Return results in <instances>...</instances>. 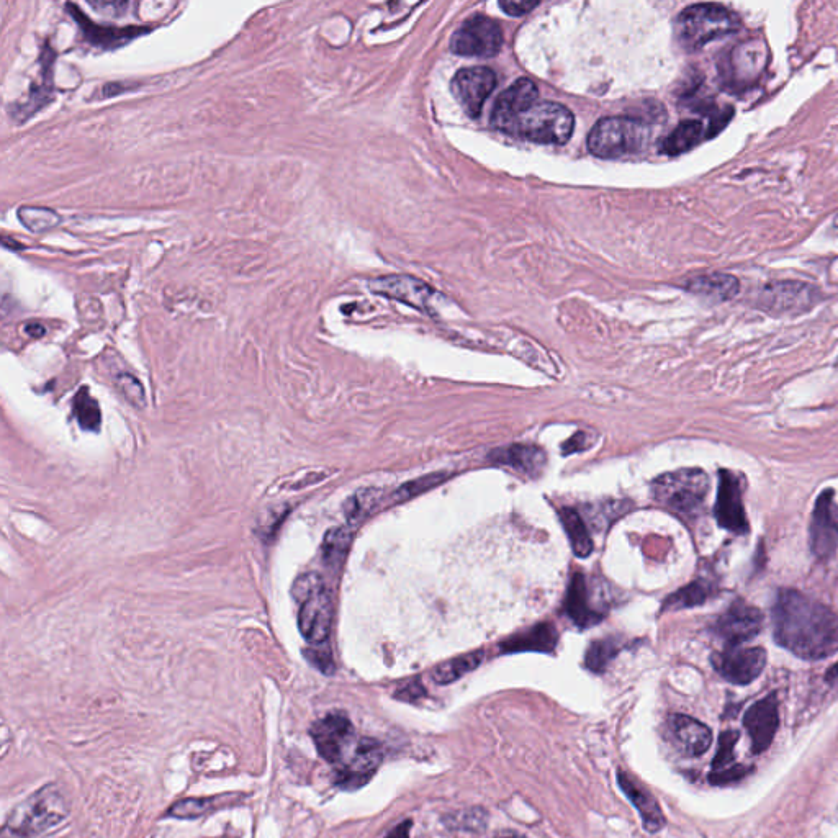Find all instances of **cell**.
I'll use <instances>...</instances> for the list:
<instances>
[{
  "label": "cell",
  "instance_id": "cell-1",
  "mask_svg": "<svg viewBox=\"0 0 838 838\" xmlns=\"http://www.w3.org/2000/svg\"><path fill=\"white\" fill-rule=\"evenodd\" d=\"M773 626L776 642L802 660H824L838 652L837 614L799 591H781Z\"/></svg>",
  "mask_w": 838,
  "mask_h": 838
},
{
  "label": "cell",
  "instance_id": "cell-2",
  "mask_svg": "<svg viewBox=\"0 0 838 838\" xmlns=\"http://www.w3.org/2000/svg\"><path fill=\"white\" fill-rule=\"evenodd\" d=\"M573 128L575 118L567 107L537 99L516 110L496 130L539 145H565Z\"/></svg>",
  "mask_w": 838,
  "mask_h": 838
},
{
  "label": "cell",
  "instance_id": "cell-3",
  "mask_svg": "<svg viewBox=\"0 0 838 838\" xmlns=\"http://www.w3.org/2000/svg\"><path fill=\"white\" fill-rule=\"evenodd\" d=\"M739 15L719 4H694L676 19V38L686 51H698L711 41L740 30Z\"/></svg>",
  "mask_w": 838,
  "mask_h": 838
},
{
  "label": "cell",
  "instance_id": "cell-4",
  "mask_svg": "<svg viewBox=\"0 0 838 838\" xmlns=\"http://www.w3.org/2000/svg\"><path fill=\"white\" fill-rule=\"evenodd\" d=\"M650 128L644 120L606 117L596 123L588 136V149L596 158L619 159L634 156L647 148Z\"/></svg>",
  "mask_w": 838,
  "mask_h": 838
},
{
  "label": "cell",
  "instance_id": "cell-5",
  "mask_svg": "<svg viewBox=\"0 0 838 838\" xmlns=\"http://www.w3.org/2000/svg\"><path fill=\"white\" fill-rule=\"evenodd\" d=\"M709 492V478L699 469H681L663 474L652 483L658 505L680 516H694L701 510Z\"/></svg>",
  "mask_w": 838,
  "mask_h": 838
},
{
  "label": "cell",
  "instance_id": "cell-6",
  "mask_svg": "<svg viewBox=\"0 0 838 838\" xmlns=\"http://www.w3.org/2000/svg\"><path fill=\"white\" fill-rule=\"evenodd\" d=\"M68 816L63 794L55 786H46L20 804L10 814L7 830L17 838H32L58 825Z\"/></svg>",
  "mask_w": 838,
  "mask_h": 838
},
{
  "label": "cell",
  "instance_id": "cell-7",
  "mask_svg": "<svg viewBox=\"0 0 838 838\" xmlns=\"http://www.w3.org/2000/svg\"><path fill=\"white\" fill-rule=\"evenodd\" d=\"M770 61V48L762 38L742 41L719 64L722 79L730 89H748L760 81Z\"/></svg>",
  "mask_w": 838,
  "mask_h": 838
},
{
  "label": "cell",
  "instance_id": "cell-8",
  "mask_svg": "<svg viewBox=\"0 0 838 838\" xmlns=\"http://www.w3.org/2000/svg\"><path fill=\"white\" fill-rule=\"evenodd\" d=\"M816 287L796 280H775L758 292L757 307L773 316H796L814 307Z\"/></svg>",
  "mask_w": 838,
  "mask_h": 838
},
{
  "label": "cell",
  "instance_id": "cell-9",
  "mask_svg": "<svg viewBox=\"0 0 838 838\" xmlns=\"http://www.w3.org/2000/svg\"><path fill=\"white\" fill-rule=\"evenodd\" d=\"M503 46L500 25L485 15H474L452 35L451 50L469 58H492Z\"/></svg>",
  "mask_w": 838,
  "mask_h": 838
},
{
  "label": "cell",
  "instance_id": "cell-10",
  "mask_svg": "<svg viewBox=\"0 0 838 838\" xmlns=\"http://www.w3.org/2000/svg\"><path fill=\"white\" fill-rule=\"evenodd\" d=\"M316 748L326 762L338 768L344 762L347 750L354 745V726L343 712H333L311 727Z\"/></svg>",
  "mask_w": 838,
  "mask_h": 838
},
{
  "label": "cell",
  "instance_id": "cell-11",
  "mask_svg": "<svg viewBox=\"0 0 838 838\" xmlns=\"http://www.w3.org/2000/svg\"><path fill=\"white\" fill-rule=\"evenodd\" d=\"M716 672L734 685H748L762 675L766 665V652L762 647H729L712 655Z\"/></svg>",
  "mask_w": 838,
  "mask_h": 838
},
{
  "label": "cell",
  "instance_id": "cell-12",
  "mask_svg": "<svg viewBox=\"0 0 838 838\" xmlns=\"http://www.w3.org/2000/svg\"><path fill=\"white\" fill-rule=\"evenodd\" d=\"M333 622V601L325 583L316 586L310 595L300 601L298 629L307 642L313 645L325 644Z\"/></svg>",
  "mask_w": 838,
  "mask_h": 838
},
{
  "label": "cell",
  "instance_id": "cell-13",
  "mask_svg": "<svg viewBox=\"0 0 838 838\" xmlns=\"http://www.w3.org/2000/svg\"><path fill=\"white\" fill-rule=\"evenodd\" d=\"M496 87V74L488 68L460 69L452 79V94L469 117L477 118Z\"/></svg>",
  "mask_w": 838,
  "mask_h": 838
},
{
  "label": "cell",
  "instance_id": "cell-14",
  "mask_svg": "<svg viewBox=\"0 0 838 838\" xmlns=\"http://www.w3.org/2000/svg\"><path fill=\"white\" fill-rule=\"evenodd\" d=\"M838 547V505L832 490L817 498L811 521V550L817 559L827 560Z\"/></svg>",
  "mask_w": 838,
  "mask_h": 838
},
{
  "label": "cell",
  "instance_id": "cell-15",
  "mask_svg": "<svg viewBox=\"0 0 838 838\" xmlns=\"http://www.w3.org/2000/svg\"><path fill=\"white\" fill-rule=\"evenodd\" d=\"M382 758V745L377 740H359L354 745L351 758L336 768V783L341 788H361L379 770Z\"/></svg>",
  "mask_w": 838,
  "mask_h": 838
},
{
  "label": "cell",
  "instance_id": "cell-16",
  "mask_svg": "<svg viewBox=\"0 0 838 838\" xmlns=\"http://www.w3.org/2000/svg\"><path fill=\"white\" fill-rule=\"evenodd\" d=\"M716 518L721 528L734 534H745L748 531L747 514H745L742 487L739 478L729 470L719 472V492H717Z\"/></svg>",
  "mask_w": 838,
  "mask_h": 838
},
{
  "label": "cell",
  "instance_id": "cell-17",
  "mask_svg": "<svg viewBox=\"0 0 838 838\" xmlns=\"http://www.w3.org/2000/svg\"><path fill=\"white\" fill-rule=\"evenodd\" d=\"M762 626L763 614L757 608L737 601L719 618L716 632L729 647H737L757 636Z\"/></svg>",
  "mask_w": 838,
  "mask_h": 838
},
{
  "label": "cell",
  "instance_id": "cell-18",
  "mask_svg": "<svg viewBox=\"0 0 838 838\" xmlns=\"http://www.w3.org/2000/svg\"><path fill=\"white\" fill-rule=\"evenodd\" d=\"M66 9L69 10V14L73 15V19L76 20L77 25L81 27L84 38L92 46H97V48H102V50H117V48H122V46L130 43L133 38L145 35V33L151 30L149 27H136V25L122 28L109 27V25H105L104 27V25H97L91 19H87L84 12L77 9L74 4L66 5Z\"/></svg>",
  "mask_w": 838,
  "mask_h": 838
},
{
  "label": "cell",
  "instance_id": "cell-19",
  "mask_svg": "<svg viewBox=\"0 0 838 838\" xmlns=\"http://www.w3.org/2000/svg\"><path fill=\"white\" fill-rule=\"evenodd\" d=\"M780 724L778 698L776 694L757 701L745 714L744 726L752 739L753 752L762 753L775 739L776 729Z\"/></svg>",
  "mask_w": 838,
  "mask_h": 838
},
{
  "label": "cell",
  "instance_id": "cell-20",
  "mask_svg": "<svg viewBox=\"0 0 838 838\" xmlns=\"http://www.w3.org/2000/svg\"><path fill=\"white\" fill-rule=\"evenodd\" d=\"M55 50H51L50 46H43V53H41V81L30 89L27 99L20 102V104H12L10 107V117L17 123L27 122L30 118L43 109L46 104H50L53 100V69H55Z\"/></svg>",
  "mask_w": 838,
  "mask_h": 838
},
{
  "label": "cell",
  "instance_id": "cell-21",
  "mask_svg": "<svg viewBox=\"0 0 838 838\" xmlns=\"http://www.w3.org/2000/svg\"><path fill=\"white\" fill-rule=\"evenodd\" d=\"M370 289H372V292L380 293V295H385L388 298H395V300L408 303V305L421 308V310H428L431 297L434 295L433 290L428 285L419 282V280L411 279V277H401V275L374 280V282H370Z\"/></svg>",
  "mask_w": 838,
  "mask_h": 838
},
{
  "label": "cell",
  "instance_id": "cell-22",
  "mask_svg": "<svg viewBox=\"0 0 838 838\" xmlns=\"http://www.w3.org/2000/svg\"><path fill=\"white\" fill-rule=\"evenodd\" d=\"M565 613L577 626L591 627L600 624L603 614L593 608L590 590L583 573L575 572L568 583L567 595L564 603Z\"/></svg>",
  "mask_w": 838,
  "mask_h": 838
},
{
  "label": "cell",
  "instance_id": "cell-23",
  "mask_svg": "<svg viewBox=\"0 0 838 838\" xmlns=\"http://www.w3.org/2000/svg\"><path fill=\"white\" fill-rule=\"evenodd\" d=\"M618 781L624 794L639 811L645 829L649 832H658L662 829L665 825V816H663L662 809L658 806L654 796L644 788V784H640L634 776L622 770H619Z\"/></svg>",
  "mask_w": 838,
  "mask_h": 838
},
{
  "label": "cell",
  "instance_id": "cell-24",
  "mask_svg": "<svg viewBox=\"0 0 838 838\" xmlns=\"http://www.w3.org/2000/svg\"><path fill=\"white\" fill-rule=\"evenodd\" d=\"M557 642H559V632L555 629L554 624L541 622V624L531 627L528 631L519 632V634H514V636L503 640L500 644V650L503 654H516V652H544V654H550L557 647Z\"/></svg>",
  "mask_w": 838,
  "mask_h": 838
},
{
  "label": "cell",
  "instance_id": "cell-25",
  "mask_svg": "<svg viewBox=\"0 0 838 838\" xmlns=\"http://www.w3.org/2000/svg\"><path fill=\"white\" fill-rule=\"evenodd\" d=\"M490 459L495 464L513 467L514 470L529 475V477H539L547 460L546 452L537 446H529V444H514V446L505 447V449H496L490 454Z\"/></svg>",
  "mask_w": 838,
  "mask_h": 838
},
{
  "label": "cell",
  "instance_id": "cell-26",
  "mask_svg": "<svg viewBox=\"0 0 838 838\" xmlns=\"http://www.w3.org/2000/svg\"><path fill=\"white\" fill-rule=\"evenodd\" d=\"M670 727H672L676 742L690 757H701L711 747V730L693 717L675 714L670 719Z\"/></svg>",
  "mask_w": 838,
  "mask_h": 838
},
{
  "label": "cell",
  "instance_id": "cell-27",
  "mask_svg": "<svg viewBox=\"0 0 838 838\" xmlns=\"http://www.w3.org/2000/svg\"><path fill=\"white\" fill-rule=\"evenodd\" d=\"M709 130L701 120H685L662 141V153L680 156L688 153L703 140H708Z\"/></svg>",
  "mask_w": 838,
  "mask_h": 838
},
{
  "label": "cell",
  "instance_id": "cell-28",
  "mask_svg": "<svg viewBox=\"0 0 838 838\" xmlns=\"http://www.w3.org/2000/svg\"><path fill=\"white\" fill-rule=\"evenodd\" d=\"M686 289L703 297L717 300V302H727L739 295L740 282L737 277L730 274L699 275L688 282Z\"/></svg>",
  "mask_w": 838,
  "mask_h": 838
},
{
  "label": "cell",
  "instance_id": "cell-29",
  "mask_svg": "<svg viewBox=\"0 0 838 838\" xmlns=\"http://www.w3.org/2000/svg\"><path fill=\"white\" fill-rule=\"evenodd\" d=\"M560 521H562V526L567 532L575 555L582 557V559L588 557L593 552V539H591L590 532L586 528L582 514L572 510V508H564V510H560Z\"/></svg>",
  "mask_w": 838,
  "mask_h": 838
},
{
  "label": "cell",
  "instance_id": "cell-30",
  "mask_svg": "<svg viewBox=\"0 0 838 838\" xmlns=\"http://www.w3.org/2000/svg\"><path fill=\"white\" fill-rule=\"evenodd\" d=\"M482 650L478 652H470V654L460 655V657L452 658L447 662L441 663L439 667L434 668L433 680L438 685H449L454 681L459 680L467 673L474 672L475 668L480 667L483 662Z\"/></svg>",
  "mask_w": 838,
  "mask_h": 838
},
{
  "label": "cell",
  "instance_id": "cell-31",
  "mask_svg": "<svg viewBox=\"0 0 838 838\" xmlns=\"http://www.w3.org/2000/svg\"><path fill=\"white\" fill-rule=\"evenodd\" d=\"M352 534L349 529L336 528L326 534L323 541V560L331 568H338L343 564L347 550L351 546Z\"/></svg>",
  "mask_w": 838,
  "mask_h": 838
},
{
  "label": "cell",
  "instance_id": "cell-32",
  "mask_svg": "<svg viewBox=\"0 0 838 838\" xmlns=\"http://www.w3.org/2000/svg\"><path fill=\"white\" fill-rule=\"evenodd\" d=\"M17 215L22 225L32 233H46L56 228L61 221L59 213L45 207H22Z\"/></svg>",
  "mask_w": 838,
  "mask_h": 838
},
{
  "label": "cell",
  "instance_id": "cell-33",
  "mask_svg": "<svg viewBox=\"0 0 838 838\" xmlns=\"http://www.w3.org/2000/svg\"><path fill=\"white\" fill-rule=\"evenodd\" d=\"M447 477H449V475L444 474V472H438V474H429L424 475V477L415 478V480L406 482L405 485H401L400 488H397V490L392 493V496H390V501H392L393 505L405 503V501L411 500V498H416V496L421 495V493L429 492V490H433V488L438 487V485H441L442 482H446Z\"/></svg>",
  "mask_w": 838,
  "mask_h": 838
},
{
  "label": "cell",
  "instance_id": "cell-34",
  "mask_svg": "<svg viewBox=\"0 0 838 838\" xmlns=\"http://www.w3.org/2000/svg\"><path fill=\"white\" fill-rule=\"evenodd\" d=\"M619 652V644L614 639H601L591 642L586 650L585 665L588 670L595 673H603L609 662Z\"/></svg>",
  "mask_w": 838,
  "mask_h": 838
},
{
  "label": "cell",
  "instance_id": "cell-35",
  "mask_svg": "<svg viewBox=\"0 0 838 838\" xmlns=\"http://www.w3.org/2000/svg\"><path fill=\"white\" fill-rule=\"evenodd\" d=\"M74 413H76L81 428L89 429V431L99 429L100 419H102L100 418L99 403L89 395L87 388H82L81 392L77 393L76 398H74Z\"/></svg>",
  "mask_w": 838,
  "mask_h": 838
},
{
  "label": "cell",
  "instance_id": "cell-36",
  "mask_svg": "<svg viewBox=\"0 0 838 838\" xmlns=\"http://www.w3.org/2000/svg\"><path fill=\"white\" fill-rule=\"evenodd\" d=\"M709 598V586L703 582H694L668 598L663 609H683L699 606Z\"/></svg>",
  "mask_w": 838,
  "mask_h": 838
},
{
  "label": "cell",
  "instance_id": "cell-37",
  "mask_svg": "<svg viewBox=\"0 0 838 838\" xmlns=\"http://www.w3.org/2000/svg\"><path fill=\"white\" fill-rule=\"evenodd\" d=\"M380 495L377 490H364V492L357 493L346 506V514L349 521H359L365 518L367 514L372 513L380 505Z\"/></svg>",
  "mask_w": 838,
  "mask_h": 838
},
{
  "label": "cell",
  "instance_id": "cell-38",
  "mask_svg": "<svg viewBox=\"0 0 838 838\" xmlns=\"http://www.w3.org/2000/svg\"><path fill=\"white\" fill-rule=\"evenodd\" d=\"M115 380H117V387L120 388V392L125 395L131 405L138 406V408H143L146 405L145 390H143V385L138 382L136 377L127 374V372H122V374L117 375Z\"/></svg>",
  "mask_w": 838,
  "mask_h": 838
},
{
  "label": "cell",
  "instance_id": "cell-39",
  "mask_svg": "<svg viewBox=\"0 0 838 838\" xmlns=\"http://www.w3.org/2000/svg\"><path fill=\"white\" fill-rule=\"evenodd\" d=\"M215 804V799H187V801L177 802L176 806L171 807L169 814L179 819H194V817L202 816L208 809H212Z\"/></svg>",
  "mask_w": 838,
  "mask_h": 838
},
{
  "label": "cell",
  "instance_id": "cell-40",
  "mask_svg": "<svg viewBox=\"0 0 838 838\" xmlns=\"http://www.w3.org/2000/svg\"><path fill=\"white\" fill-rule=\"evenodd\" d=\"M739 739L737 732H724L719 739V748H717L716 757L712 762V771L724 770L730 763L734 762V747L735 742Z\"/></svg>",
  "mask_w": 838,
  "mask_h": 838
},
{
  "label": "cell",
  "instance_id": "cell-41",
  "mask_svg": "<svg viewBox=\"0 0 838 838\" xmlns=\"http://www.w3.org/2000/svg\"><path fill=\"white\" fill-rule=\"evenodd\" d=\"M748 773L747 766H727L724 770L712 771V784H729L732 781H739Z\"/></svg>",
  "mask_w": 838,
  "mask_h": 838
},
{
  "label": "cell",
  "instance_id": "cell-42",
  "mask_svg": "<svg viewBox=\"0 0 838 838\" xmlns=\"http://www.w3.org/2000/svg\"><path fill=\"white\" fill-rule=\"evenodd\" d=\"M307 658L310 660L313 665H315L318 670H321L323 673H333L334 672V662L333 657H331V652L329 650L323 649H310L307 650Z\"/></svg>",
  "mask_w": 838,
  "mask_h": 838
},
{
  "label": "cell",
  "instance_id": "cell-43",
  "mask_svg": "<svg viewBox=\"0 0 838 838\" xmlns=\"http://www.w3.org/2000/svg\"><path fill=\"white\" fill-rule=\"evenodd\" d=\"M539 2H500L501 9L505 10L506 14L514 15H524L531 12L532 9H536Z\"/></svg>",
  "mask_w": 838,
  "mask_h": 838
},
{
  "label": "cell",
  "instance_id": "cell-44",
  "mask_svg": "<svg viewBox=\"0 0 838 838\" xmlns=\"http://www.w3.org/2000/svg\"><path fill=\"white\" fill-rule=\"evenodd\" d=\"M588 446H590V444H588L586 434L577 433L573 436V438H570L567 442H565L562 449H564V454H573V452L585 451Z\"/></svg>",
  "mask_w": 838,
  "mask_h": 838
},
{
  "label": "cell",
  "instance_id": "cell-45",
  "mask_svg": "<svg viewBox=\"0 0 838 838\" xmlns=\"http://www.w3.org/2000/svg\"><path fill=\"white\" fill-rule=\"evenodd\" d=\"M92 7L97 10L115 9L117 15H122L123 10L128 9V2H91Z\"/></svg>",
  "mask_w": 838,
  "mask_h": 838
},
{
  "label": "cell",
  "instance_id": "cell-46",
  "mask_svg": "<svg viewBox=\"0 0 838 838\" xmlns=\"http://www.w3.org/2000/svg\"><path fill=\"white\" fill-rule=\"evenodd\" d=\"M130 84H118V82H112V84H107L104 87V97H112V95L123 94V92L128 91L131 89Z\"/></svg>",
  "mask_w": 838,
  "mask_h": 838
},
{
  "label": "cell",
  "instance_id": "cell-47",
  "mask_svg": "<svg viewBox=\"0 0 838 838\" xmlns=\"http://www.w3.org/2000/svg\"><path fill=\"white\" fill-rule=\"evenodd\" d=\"M25 333L30 336V338H43L46 334L45 326L40 325V323H28L25 325Z\"/></svg>",
  "mask_w": 838,
  "mask_h": 838
},
{
  "label": "cell",
  "instance_id": "cell-48",
  "mask_svg": "<svg viewBox=\"0 0 838 838\" xmlns=\"http://www.w3.org/2000/svg\"><path fill=\"white\" fill-rule=\"evenodd\" d=\"M423 694V690H421V686L416 683V685H411L408 690H401L398 691V698L401 699H415L416 696H421Z\"/></svg>",
  "mask_w": 838,
  "mask_h": 838
},
{
  "label": "cell",
  "instance_id": "cell-49",
  "mask_svg": "<svg viewBox=\"0 0 838 838\" xmlns=\"http://www.w3.org/2000/svg\"><path fill=\"white\" fill-rule=\"evenodd\" d=\"M827 681L830 685L838 686V663L830 668L829 673H827Z\"/></svg>",
  "mask_w": 838,
  "mask_h": 838
},
{
  "label": "cell",
  "instance_id": "cell-50",
  "mask_svg": "<svg viewBox=\"0 0 838 838\" xmlns=\"http://www.w3.org/2000/svg\"><path fill=\"white\" fill-rule=\"evenodd\" d=\"M495 838H526L524 835L514 832V830H501L495 835Z\"/></svg>",
  "mask_w": 838,
  "mask_h": 838
},
{
  "label": "cell",
  "instance_id": "cell-51",
  "mask_svg": "<svg viewBox=\"0 0 838 838\" xmlns=\"http://www.w3.org/2000/svg\"><path fill=\"white\" fill-rule=\"evenodd\" d=\"M388 838H408V825L403 824Z\"/></svg>",
  "mask_w": 838,
  "mask_h": 838
},
{
  "label": "cell",
  "instance_id": "cell-52",
  "mask_svg": "<svg viewBox=\"0 0 838 838\" xmlns=\"http://www.w3.org/2000/svg\"><path fill=\"white\" fill-rule=\"evenodd\" d=\"M2 243H4V246H9V248H19V251L20 249H23L22 244L17 243V241H12V243H10L9 238H7V236H4V239H2Z\"/></svg>",
  "mask_w": 838,
  "mask_h": 838
},
{
  "label": "cell",
  "instance_id": "cell-53",
  "mask_svg": "<svg viewBox=\"0 0 838 838\" xmlns=\"http://www.w3.org/2000/svg\"><path fill=\"white\" fill-rule=\"evenodd\" d=\"M835 226H837V228H838V215H837V218H835Z\"/></svg>",
  "mask_w": 838,
  "mask_h": 838
}]
</instances>
